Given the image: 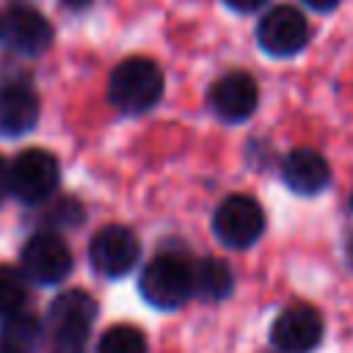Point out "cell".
Wrapping results in <instances>:
<instances>
[{
  "instance_id": "obj_1",
  "label": "cell",
  "mask_w": 353,
  "mask_h": 353,
  "mask_svg": "<svg viewBox=\"0 0 353 353\" xmlns=\"http://www.w3.org/2000/svg\"><path fill=\"white\" fill-rule=\"evenodd\" d=\"M163 88L165 83L160 66L152 58L135 55V58H124L113 69L108 97L121 113H143L160 102Z\"/></svg>"
},
{
  "instance_id": "obj_2",
  "label": "cell",
  "mask_w": 353,
  "mask_h": 353,
  "mask_svg": "<svg viewBox=\"0 0 353 353\" xmlns=\"http://www.w3.org/2000/svg\"><path fill=\"white\" fill-rule=\"evenodd\" d=\"M94 317H97V303L88 292H83V290L61 292L50 306L52 350L55 353H83Z\"/></svg>"
},
{
  "instance_id": "obj_3",
  "label": "cell",
  "mask_w": 353,
  "mask_h": 353,
  "mask_svg": "<svg viewBox=\"0 0 353 353\" xmlns=\"http://www.w3.org/2000/svg\"><path fill=\"white\" fill-rule=\"evenodd\" d=\"M141 295L157 309H176L193 295V268L176 254L154 256L141 276Z\"/></svg>"
},
{
  "instance_id": "obj_4",
  "label": "cell",
  "mask_w": 353,
  "mask_h": 353,
  "mask_svg": "<svg viewBox=\"0 0 353 353\" xmlns=\"http://www.w3.org/2000/svg\"><path fill=\"white\" fill-rule=\"evenodd\" d=\"M58 160L47 149H25L8 165V188L22 204H41L58 188Z\"/></svg>"
},
{
  "instance_id": "obj_5",
  "label": "cell",
  "mask_w": 353,
  "mask_h": 353,
  "mask_svg": "<svg viewBox=\"0 0 353 353\" xmlns=\"http://www.w3.org/2000/svg\"><path fill=\"white\" fill-rule=\"evenodd\" d=\"M212 229L223 245L248 248L265 232V212L251 196L234 193L218 204V210L212 215Z\"/></svg>"
},
{
  "instance_id": "obj_6",
  "label": "cell",
  "mask_w": 353,
  "mask_h": 353,
  "mask_svg": "<svg viewBox=\"0 0 353 353\" xmlns=\"http://www.w3.org/2000/svg\"><path fill=\"white\" fill-rule=\"evenodd\" d=\"M256 41L268 55L290 58L306 47L309 22L295 6H276L259 19Z\"/></svg>"
},
{
  "instance_id": "obj_7",
  "label": "cell",
  "mask_w": 353,
  "mask_h": 353,
  "mask_svg": "<svg viewBox=\"0 0 353 353\" xmlns=\"http://www.w3.org/2000/svg\"><path fill=\"white\" fill-rule=\"evenodd\" d=\"M22 270L36 284H58L72 270L69 245L55 232L33 234L22 248Z\"/></svg>"
},
{
  "instance_id": "obj_8",
  "label": "cell",
  "mask_w": 353,
  "mask_h": 353,
  "mask_svg": "<svg viewBox=\"0 0 353 353\" xmlns=\"http://www.w3.org/2000/svg\"><path fill=\"white\" fill-rule=\"evenodd\" d=\"M270 339L284 353H309L323 339V317L309 303H292L273 320Z\"/></svg>"
},
{
  "instance_id": "obj_9",
  "label": "cell",
  "mask_w": 353,
  "mask_h": 353,
  "mask_svg": "<svg viewBox=\"0 0 353 353\" xmlns=\"http://www.w3.org/2000/svg\"><path fill=\"white\" fill-rule=\"evenodd\" d=\"M138 251H141L138 237L127 226H119V223L99 229L88 245L94 270L108 279H119V276L130 273L132 265L138 262Z\"/></svg>"
},
{
  "instance_id": "obj_10",
  "label": "cell",
  "mask_w": 353,
  "mask_h": 353,
  "mask_svg": "<svg viewBox=\"0 0 353 353\" xmlns=\"http://www.w3.org/2000/svg\"><path fill=\"white\" fill-rule=\"evenodd\" d=\"M256 102H259L256 80L245 72H229L210 88L212 113L229 124L245 121L256 110Z\"/></svg>"
},
{
  "instance_id": "obj_11",
  "label": "cell",
  "mask_w": 353,
  "mask_h": 353,
  "mask_svg": "<svg viewBox=\"0 0 353 353\" xmlns=\"http://www.w3.org/2000/svg\"><path fill=\"white\" fill-rule=\"evenodd\" d=\"M0 36L8 41L11 50H17L22 55H39L50 47L52 28L33 8H11L6 14V19L0 22Z\"/></svg>"
},
{
  "instance_id": "obj_12",
  "label": "cell",
  "mask_w": 353,
  "mask_h": 353,
  "mask_svg": "<svg viewBox=\"0 0 353 353\" xmlns=\"http://www.w3.org/2000/svg\"><path fill=\"white\" fill-rule=\"evenodd\" d=\"M281 174H284V182L290 190L301 193V196H314L320 193L328 179H331V168H328V160L314 152V149H292L287 157H284V165H281Z\"/></svg>"
},
{
  "instance_id": "obj_13",
  "label": "cell",
  "mask_w": 353,
  "mask_h": 353,
  "mask_svg": "<svg viewBox=\"0 0 353 353\" xmlns=\"http://www.w3.org/2000/svg\"><path fill=\"white\" fill-rule=\"evenodd\" d=\"M39 121V97L33 88L11 83L0 88V135L19 138L30 132Z\"/></svg>"
},
{
  "instance_id": "obj_14",
  "label": "cell",
  "mask_w": 353,
  "mask_h": 353,
  "mask_svg": "<svg viewBox=\"0 0 353 353\" xmlns=\"http://www.w3.org/2000/svg\"><path fill=\"white\" fill-rule=\"evenodd\" d=\"M234 287V276L226 268V262L207 256L193 268V292H199L207 301H221L232 292Z\"/></svg>"
},
{
  "instance_id": "obj_15",
  "label": "cell",
  "mask_w": 353,
  "mask_h": 353,
  "mask_svg": "<svg viewBox=\"0 0 353 353\" xmlns=\"http://www.w3.org/2000/svg\"><path fill=\"white\" fill-rule=\"evenodd\" d=\"M39 334H41V328H39V317H33V314H28V312H22V309L14 312V314H6V317H3V325H0V342L17 347V350H22V353H28V350L36 347Z\"/></svg>"
},
{
  "instance_id": "obj_16",
  "label": "cell",
  "mask_w": 353,
  "mask_h": 353,
  "mask_svg": "<svg viewBox=\"0 0 353 353\" xmlns=\"http://www.w3.org/2000/svg\"><path fill=\"white\" fill-rule=\"evenodd\" d=\"M97 353H146V336L135 325H110L102 334Z\"/></svg>"
},
{
  "instance_id": "obj_17",
  "label": "cell",
  "mask_w": 353,
  "mask_h": 353,
  "mask_svg": "<svg viewBox=\"0 0 353 353\" xmlns=\"http://www.w3.org/2000/svg\"><path fill=\"white\" fill-rule=\"evenodd\" d=\"M25 298H28L25 276L11 265H0V317L19 312L25 306Z\"/></svg>"
},
{
  "instance_id": "obj_18",
  "label": "cell",
  "mask_w": 353,
  "mask_h": 353,
  "mask_svg": "<svg viewBox=\"0 0 353 353\" xmlns=\"http://www.w3.org/2000/svg\"><path fill=\"white\" fill-rule=\"evenodd\" d=\"M8 193H11V188H8V163L0 157V204L6 201Z\"/></svg>"
},
{
  "instance_id": "obj_19",
  "label": "cell",
  "mask_w": 353,
  "mask_h": 353,
  "mask_svg": "<svg viewBox=\"0 0 353 353\" xmlns=\"http://www.w3.org/2000/svg\"><path fill=\"white\" fill-rule=\"evenodd\" d=\"M234 11H254V8H259V6H265V0H226Z\"/></svg>"
},
{
  "instance_id": "obj_20",
  "label": "cell",
  "mask_w": 353,
  "mask_h": 353,
  "mask_svg": "<svg viewBox=\"0 0 353 353\" xmlns=\"http://www.w3.org/2000/svg\"><path fill=\"white\" fill-rule=\"evenodd\" d=\"M306 6H312V8H317V11H331L339 0H303Z\"/></svg>"
},
{
  "instance_id": "obj_21",
  "label": "cell",
  "mask_w": 353,
  "mask_h": 353,
  "mask_svg": "<svg viewBox=\"0 0 353 353\" xmlns=\"http://www.w3.org/2000/svg\"><path fill=\"white\" fill-rule=\"evenodd\" d=\"M63 3H66L69 8H85V6L91 3V0H63Z\"/></svg>"
},
{
  "instance_id": "obj_22",
  "label": "cell",
  "mask_w": 353,
  "mask_h": 353,
  "mask_svg": "<svg viewBox=\"0 0 353 353\" xmlns=\"http://www.w3.org/2000/svg\"><path fill=\"white\" fill-rule=\"evenodd\" d=\"M0 353H22V350H17V347H11V345L0 342Z\"/></svg>"
},
{
  "instance_id": "obj_23",
  "label": "cell",
  "mask_w": 353,
  "mask_h": 353,
  "mask_svg": "<svg viewBox=\"0 0 353 353\" xmlns=\"http://www.w3.org/2000/svg\"><path fill=\"white\" fill-rule=\"evenodd\" d=\"M347 262L353 265V237H350V243H347Z\"/></svg>"
}]
</instances>
